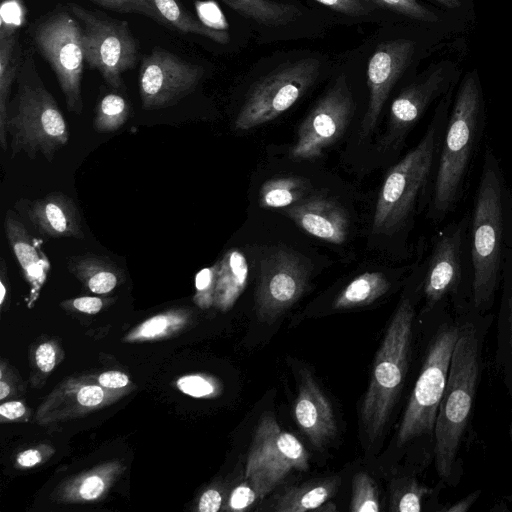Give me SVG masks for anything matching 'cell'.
Instances as JSON below:
<instances>
[{
  "instance_id": "cell-1",
  "label": "cell",
  "mask_w": 512,
  "mask_h": 512,
  "mask_svg": "<svg viewBox=\"0 0 512 512\" xmlns=\"http://www.w3.org/2000/svg\"><path fill=\"white\" fill-rule=\"evenodd\" d=\"M460 332L435 424L434 466L445 486L456 487L464 474L461 450L473 419L483 371V348L493 316L472 308L455 313Z\"/></svg>"
},
{
  "instance_id": "cell-2",
  "label": "cell",
  "mask_w": 512,
  "mask_h": 512,
  "mask_svg": "<svg viewBox=\"0 0 512 512\" xmlns=\"http://www.w3.org/2000/svg\"><path fill=\"white\" fill-rule=\"evenodd\" d=\"M468 241L471 306L489 313L499 292L506 253L512 246V193L497 155L488 146L470 214Z\"/></svg>"
},
{
  "instance_id": "cell-3",
  "label": "cell",
  "mask_w": 512,
  "mask_h": 512,
  "mask_svg": "<svg viewBox=\"0 0 512 512\" xmlns=\"http://www.w3.org/2000/svg\"><path fill=\"white\" fill-rule=\"evenodd\" d=\"M484 130L480 85L469 73L460 85L440 145L429 202L433 221L442 222L460 203Z\"/></svg>"
},
{
  "instance_id": "cell-4",
  "label": "cell",
  "mask_w": 512,
  "mask_h": 512,
  "mask_svg": "<svg viewBox=\"0 0 512 512\" xmlns=\"http://www.w3.org/2000/svg\"><path fill=\"white\" fill-rule=\"evenodd\" d=\"M444 107L436 113L419 143L387 173L378 195L372 233L391 236L414 215L419 200L433 185L442 137L448 121Z\"/></svg>"
},
{
  "instance_id": "cell-5",
  "label": "cell",
  "mask_w": 512,
  "mask_h": 512,
  "mask_svg": "<svg viewBox=\"0 0 512 512\" xmlns=\"http://www.w3.org/2000/svg\"><path fill=\"white\" fill-rule=\"evenodd\" d=\"M422 366L409 397L397 433V446L424 442L434 459L435 424L445 390L452 353L459 337L460 321L449 307L436 310Z\"/></svg>"
},
{
  "instance_id": "cell-6",
  "label": "cell",
  "mask_w": 512,
  "mask_h": 512,
  "mask_svg": "<svg viewBox=\"0 0 512 512\" xmlns=\"http://www.w3.org/2000/svg\"><path fill=\"white\" fill-rule=\"evenodd\" d=\"M17 92L8 103L5 129L11 137V156L24 152L30 159L41 153L51 162L69 139L59 106L27 55L17 76Z\"/></svg>"
},
{
  "instance_id": "cell-7",
  "label": "cell",
  "mask_w": 512,
  "mask_h": 512,
  "mask_svg": "<svg viewBox=\"0 0 512 512\" xmlns=\"http://www.w3.org/2000/svg\"><path fill=\"white\" fill-rule=\"evenodd\" d=\"M415 306L409 296L399 302L376 353L361 419L371 442L383 432L408 372Z\"/></svg>"
},
{
  "instance_id": "cell-8",
  "label": "cell",
  "mask_w": 512,
  "mask_h": 512,
  "mask_svg": "<svg viewBox=\"0 0 512 512\" xmlns=\"http://www.w3.org/2000/svg\"><path fill=\"white\" fill-rule=\"evenodd\" d=\"M469 220L467 213L435 236L421 283L425 312L452 307L459 313L471 306Z\"/></svg>"
},
{
  "instance_id": "cell-9",
  "label": "cell",
  "mask_w": 512,
  "mask_h": 512,
  "mask_svg": "<svg viewBox=\"0 0 512 512\" xmlns=\"http://www.w3.org/2000/svg\"><path fill=\"white\" fill-rule=\"evenodd\" d=\"M31 36L37 51L58 80L67 109L81 114V80L85 60L81 24L67 12H55L37 22Z\"/></svg>"
},
{
  "instance_id": "cell-10",
  "label": "cell",
  "mask_w": 512,
  "mask_h": 512,
  "mask_svg": "<svg viewBox=\"0 0 512 512\" xmlns=\"http://www.w3.org/2000/svg\"><path fill=\"white\" fill-rule=\"evenodd\" d=\"M309 469V453L291 433L281 429L270 413L256 426L246 461L245 478L260 498L283 482L292 471Z\"/></svg>"
},
{
  "instance_id": "cell-11",
  "label": "cell",
  "mask_w": 512,
  "mask_h": 512,
  "mask_svg": "<svg viewBox=\"0 0 512 512\" xmlns=\"http://www.w3.org/2000/svg\"><path fill=\"white\" fill-rule=\"evenodd\" d=\"M69 7L81 23L85 61L99 71L107 84L119 89L123 84L122 74L132 69L138 59V46L129 23L74 3Z\"/></svg>"
},
{
  "instance_id": "cell-12",
  "label": "cell",
  "mask_w": 512,
  "mask_h": 512,
  "mask_svg": "<svg viewBox=\"0 0 512 512\" xmlns=\"http://www.w3.org/2000/svg\"><path fill=\"white\" fill-rule=\"evenodd\" d=\"M319 70L317 59L304 58L266 75L248 93L235 129L247 131L279 117L311 87Z\"/></svg>"
},
{
  "instance_id": "cell-13",
  "label": "cell",
  "mask_w": 512,
  "mask_h": 512,
  "mask_svg": "<svg viewBox=\"0 0 512 512\" xmlns=\"http://www.w3.org/2000/svg\"><path fill=\"white\" fill-rule=\"evenodd\" d=\"M309 276L310 267L298 253L286 248L266 253L260 261L255 292L258 320L276 321L303 295Z\"/></svg>"
},
{
  "instance_id": "cell-14",
  "label": "cell",
  "mask_w": 512,
  "mask_h": 512,
  "mask_svg": "<svg viewBox=\"0 0 512 512\" xmlns=\"http://www.w3.org/2000/svg\"><path fill=\"white\" fill-rule=\"evenodd\" d=\"M354 103L344 75L318 101L301 122L289 156L295 160H313L338 141L352 118Z\"/></svg>"
},
{
  "instance_id": "cell-15",
  "label": "cell",
  "mask_w": 512,
  "mask_h": 512,
  "mask_svg": "<svg viewBox=\"0 0 512 512\" xmlns=\"http://www.w3.org/2000/svg\"><path fill=\"white\" fill-rule=\"evenodd\" d=\"M204 75L201 65L155 49L142 59L139 90L144 110H157L177 104L192 93Z\"/></svg>"
},
{
  "instance_id": "cell-16",
  "label": "cell",
  "mask_w": 512,
  "mask_h": 512,
  "mask_svg": "<svg viewBox=\"0 0 512 512\" xmlns=\"http://www.w3.org/2000/svg\"><path fill=\"white\" fill-rule=\"evenodd\" d=\"M414 42L397 39L380 43L367 66L369 102L360 126V139L373 132L390 91L408 66L414 52Z\"/></svg>"
},
{
  "instance_id": "cell-17",
  "label": "cell",
  "mask_w": 512,
  "mask_h": 512,
  "mask_svg": "<svg viewBox=\"0 0 512 512\" xmlns=\"http://www.w3.org/2000/svg\"><path fill=\"white\" fill-rule=\"evenodd\" d=\"M444 84V73L438 69L402 90L391 104L379 149H399L431 102L443 91Z\"/></svg>"
},
{
  "instance_id": "cell-18",
  "label": "cell",
  "mask_w": 512,
  "mask_h": 512,
  "mask_svg": "<svg viewBox=\"0 0 512 512\" xmlns=\"http://www.w3.org/2000/svg\"><path fill=\"white\" fill-rule=\"evenodd\" d=\"M294 417L298 427L316 448L325 447L336 434L333 408L306 369L300 374Z\"/></svg>"
},
{
  "instance_id": "cell-19",
  "label": "cell",
  "mask_w": 512,
  "mask_h": 512,
  "mask_svg": "<svg viewBox=\"0 0 512 512\" xmlns=\"http://www.w3.org/2000/svg\"><path fill=\"white\" fill-rule=\"evenodd\" d=\"M287 214L305 232L330 243H343L349 233V218L337 202L315 196L298 201Z\"/></svg>"
},
{
  "instance_id": "cell-20",
  "label": "cell",
  "mask_w": 512,
  "mask_h": 512,
  "mask_svg": "<svg viewBox=\"0 0 512 512\" xmlns=\"http://www.w3.org/2000/svg\"><path fill=\"white\" fill-rule=\"evenodd\" d=\"M27 214L38 231L48 237L84 238L79 210L73 199L62 192L36 199Z\"/></svg>"
},
{
  "instance_id": "cell-21",
  "label": "cell",
  "mask_w": 512,
  "mask_h": 512,
  "mask_svg": "<svg viewBox=\"0 0 512 512\" xmlns=\"http://www.w3.org/2000/svg\"><path fill=\"white\" fill-rule=\"evenodd\" d=\"M499 292L494 363L507 393L512 396V246L504 259Z\"/></svg>"
},
{
  "instance_id": "cell-22",
  "label": "cell",
  "mask_w": 512,
  "mask_h": 512,
  "mask_svg": "<svg viewBox=\"0 0 512 512\" xmlns=\"http://www.w3.org/2000/svg\"><path fill=\"white\" fill-rule=\"evenodd\" d=\"M4 231L26 280L38 289L50 270V261L42 249V241L33 237L11 213L6 214Z\"/></svg>"
},
{
  "instance_id": "cell-23",
  "label": "cell",
  "mask_w": 512,
  "mask_h": 512,
  "mask_svg": "<svg viewBox=\"0 0 512 512\" xmlns=\"http://www.w3.org/2000/svg\"><path fill=\"white\" fill-rule=\"evenodd\" d=\"M340 483L338 476H330L289 487L275 498L272 510L276 512L315 511L336 493Z\"/></svg>"
},
{
  "instance_id": "cell-24",
  "label": "cell",
  "mask_w": 512,
  "mask_h": 512,
  "mask_svg": "<svg viewBox=\"0 0 512 512\" xmlns=\"http://www.w3.org/2000/svg\"><path fill=\"white\" fill-rule=\"evenodd\" d=\"M68 267L95 294L111 292L122 278V270L106 256L95 254L73 256L68 260Z\"/></svg>"
},
{
  "instance_id": "cell-25",
  "label": "cell",
  "mask_w": 512,
  "mask_h": 512,
  "mask_svg": "<svg viewBox=\"0 0 512 512\" xmlns=\"http://www.w3.org/2000/svg\"><path fill=\"white\" fill-rule=\"evenodd\" d=\"M249 267L244 254L236 248L228 250L218 261L215 289L216 304L229 309L244 291L248 281Z\"/></svg>"
},
{
  "instance_id": "cell-26",
  "label": "cell",
  "mask_w": 512,
  "mask_h": 512,
  "mask_svg": "<svg viewBox=\"0 0 512 512\" xmlns=\"http://www.w3.org/2000/svg\"><path fill=\"white\" fill-rule=\"evenodd\" d=\"M23 62L18 34L0 39V146L8 147L5 129L7 106L13 82L17 79Z\"/></svg>"
},
{
  "instance_id": "cell-27",
  "label": "cell",
  "mask_w": 512,
  "mask_h": 512,
  "mask_svg": "<svg viewBox=\"0 0 512 512\" xmlns=\"http://www.w3.org/2000/svg\"><path fill=\"white\" fill-rule=\"evenodd\" d=\"M391 287L381 272H366L353 279L336 297L333 307L337 310L369 305L383 296Z\"/></svg>"
},
{
  "instance_id": "cell-28",
  "label": "cell",
  "mask_w": 512,
  "mask_h": 512,
  "mask_svg": "<svg viewBox=\"0 0 512 512\" xmlns=\"http://www.w3.org/2000/svg\"><path fill=\"white\" fill-rule=\"evenodd\" d=\"M222 1L241 15L269 27L287 25L301 15L297 6L272 0Z\"/></svg>"
},
{
  "instance_id": "cell-29",
  "label": "cell",
  "mask_w": 512,
  "mask_h": 512,
  "mask_svg": "<svg viewBox=\"0 0 512 512\" xmlns=\"http://www.w3.org/2000/svg\"><path fill=\"white\" fill-rule=\"evenodd\" d=\"M152 3L160 14L164 25L170 28L183 33L204 36L221 44L229 41L230 37L226 31L208 26L195 19L178 0H152Z\"/></svg>"
},
{
  "instance_id": "cell-30",
  "label": "cell",
  "mask_w": 512,
  "mask_h": 512,
  "mask_svg": "<svg viewBox=\"0 0 512 512\" xmlns=\"http://www.w3.org/2000/svg\"><path fill=\"white\" fill-rule=\"evenodd\" d=\"M310 189L309 181L301 177H282L264 182L259 191L263 208H282L300 201Z\"/></svg>"
},
{
  "instance_id": "cell-31",
  "label": "cell",
  "mask_w": 512,
  "mask_h": 512,
  "mask_svg": "<svg viewBox=\"0 0 512 512\" xmlns=\"http://www.w3.org/2000/svg\"><path fill=\"white\" fill-rule=\"evenodd\" d=\"M437 496L436 490L420 483L414 476L396 478L390 485L392 512H421L425 499Z\"/></svg>"
},
{
  "instance_id": "cell-32",
  "label": "cell",
  "mask_w": 512,
  "mask_h": 512,
  "mask_svg": "<svg viewBox=\"0 0 512 512\" xmlns=\"http://www.w3.org/2000/svg\"><path fill=\"white\" fill-rule=\"evenodd\" d=\"M129 115V104L122 96L107 94L96 107L93 128L98 133L115 132L126 123Z\"/></svg>"
},
{
  "instance_id": "cell-33",
  "label": "cell",
  "mask_w": 512,
  "mask_h": 512,
  "mask_svg": "<svg viewBox=\"0 0 512 512\" xmlns=\"http://www.w3.org/2000/svg\"><path fill=\"white\" fill-rule=\"evenodd\" d=\"M381 509L378 490L374 480L364 472L354 475L350 511L378 512Z\"/></svg>"
},
{
  "instance_id": "cell-34",
  "label": "cell",
  "mask_w": 512,
  "mask_h": 512,
  "mask_svg": "<svg viewBox=\"0 0 512 512\" xmlns=\"http://www.w3.org/2000/svg\"><path fill=\"white\" fill-rule=\"evenodd\" d=\"M106 9L123 12L137 13L149 17L159 24L164 25L163 20L152 3V0H88Z\"/></svg>"
},
{
  "instance_id": "cell-35",
  "label": "cell",
  "mask_w": 512,
  "mask_h": 512,
  "mask_svg": "<svg viewBox=\"0 0 512 512\" xmlns=\"http://www.w3.org/2000/svg\"><path fill=\"white\" fill-rule=\"evenodd\" d=\"M374 6L391 10L412 19L434 22L437 16L417 0H367Z\"/></svg>"
},
{
  "instance_id": "cell-36",
  "label": "cell",
  "mask_w": 512,
  "mask_h": 512,
  "mask_svg": "<svg viewBox=\"0 0 512 512\" xmlns=\"http://www.w3.org/2000/svg\"><path fill=\"white\" fill-rule=\"evenodd\" d=\"M218 262L201 269L195 276L197 299L203 305H209L215 298Z\"/></svg>"
},
{
  "instance_id": "cell-37",
  "label": "cell",
  "mask_w": 512,
  "mask_h": 512,
  "mask_svg": "<svg viewBox=\"0 0 512 512\" xmlns=\"http://www.w3.org/2000/svg\"><path fill=\"white\" fill-rule=\"evenodd\" d=\"M329 9L349 15L367 16L374 11V5L367 0H315Z\"/></svg>"
},
{
  "instance_id": "cell-38",
  "label": "cell",
  "mask_w": 512,
  "mask_h": 512,
  "mask_svg": "<svg viewBox=\"0 0 512 512\" xmlns=\"http://www.w3.org/2000/svg\"><path fill=\"white\" fill-rule=\"evenodd\" d=\"M257 499H260L257 491L246 480L233 489L229 497L228 506L232 511H245L249 509Z\"/></svg>"
},
{
  "instance_id": "cell-39",
  "label": "cell",
  "mask_w": 512,
  "mask_h": 512,
  "mask_svg": "<svg viewBox=\"0 0 512 512\" xmlns=\"http://www.w3.org/2000/svg\"><path fill=\"white\" fill-rule=\"evenodd\" d=\"M179 389L193 397H204L214 393V386L201 376H185L178 380Z\"/></svg>"
},
{
  "instance_id": "cell-40",
  "label": "cell",
  "mask_w": 512,
  "mask_h": 512,
  "mask_svg": "<svg viewBox=\"0 0 512 512\" xmlns=\"http://www.w3.org/2000/svg\"><path fill=\"white\" fill-rule=\"evenodd\" d=\"M104 392L99 386H84L77 394L78 402L87 407L96 406L102 402Z\"/></svg>"
},
{
  "instance_id": "cell-41",
  "label": "cell",
  "mask_w": 512,
  "mask_h": 512,
  "mask_svg": "<svg viewBox=\"0 0 512 512\" xmlns=\"http://www.w3.org/2000/svg\"><path fill=\"white\" fill-rule=\"evenodd\" d=\"M36 363L43 372H50L54 368L55 351L49 343H43L37 348Z\"/></svg>"
},
{
  "instance_id": "cell-42",
  "label": "cell",
  "mask_w": 512,
  "mask_h": 512,
  "mask_svg": "<svg viewBox=\"0 0 512 512\" xmlns=\"http://www.w3.org/2000/svg\"><path fill=\"white\" fill-rule=\"evenodd\" d=\"M103 490V480L98 476H90L83 481L79 492L82 498L90 500L97 498Z\"/></svg>"
},
{
  "instance_id": "cell-43",
  "label": "cell",
  "mask_w": 512,
  "mask_h": 512,
  "mask_svg": "<svg viewBox=\"0 0 512 512\" xmlns=\"http://www.w3.org/2000/svg\"><path fill=\"white\" fill-rule=\"evenodd\" d=\"M222 504V495L216 489H209L205 491L199 502L200 512H217Z\"/></svg>"
},
{
  "instance_id": "cell-44",
  "label": "cell",
  "mask_w": 512,
  "mask_h": 512,
  "mask_svg": "<svg viewBox=\"0 0 512 512\" xmlns=\"http://www.w3.org/2000/svg\"><path fill=\"white\" fill-rule=\"evenodd\" d=\"M103 300L99 297H78L72 301V306L80 312L96 314L103 307Z\"/></svg>"
},
{
  "instance_id": "cell-45",
  "label": "cell",
  "mask_w": 512,
  "mask_h": 512,
  "mask_svg": "<svg viewBox=\"0 0 512 512\" xmlns=\"http://www.w3.org/2000/svg\"><path fill=\"white\" fill-rule=\"evenodd\" d=\"M168 325V318L164 315H158L147 320L140 329V334L144 337H153L165 330Z\"/></svg>"
},
{
  "instance_id": "cell-46",
  "label": "cell",
  "mask_w": 512,
  "mask_h": 512,
  "mask_svg": "<svg viewBox=\"0 0 512 512\" xmlns=\"http://www.w3.org/2000/svg\"><path fill=\"white\" fill-rule=\"evenodd\" d=\"M481 489H476L470 492L465 497L461 498L459 501L453 503L449 507H442L439 511L443 512H467L470 508L476 503V501L481 496Z\"/></svg>"
},
{
  "instance_id": "cell-47",
  "label": "cell",
  "mask_w": 512,
  "mask_h": 512,
  "mask_svg": "<svg viewBox=\"0 0 512 512\" xmlns=\"http://www.w3.org/2000/svg\"><path fill=\"white\" fill-rule=\"evenodd\" d=\"M99 383L108 388H121L129 383V379L121 372L108 371L99 376Z\"/></svg>"
},
{
  "instance_id": "cell-48",
  "label": "cell",
  "mask_w": 512,
  "mask_h": 512,
  "mask_svg": "<svg viewBox=\"0 0 512 512\" xmlns=\"http://www.w3.org/2000/svg\"><path fill=\"white\" fill-rule=\"evenodd\" d=\"M25 413V407L21 402L11 401L0 406V414L8 419H16Z\"/></svg>"
},
{
  "instance_id": "cell-49",
  "label": "cell",
  "mask_w": 512,
  "mask_h": 512,
  "mask_svg": "<svg viewBox=\"0 0 512 512\" xmlns=\"http://www.w3.org/2000/svg\"><path fill=\"white\" fill-rule=\"evenodd\" d=\"M41 460V454L34 449L26 450L19 454L17 461L21 466L31 467L39 463Z\"/></svg>"
},
{
  "instance_id": "cell-50",
  "label": "cell",
  "mask_w": 512,
  "mask_h": 512,
  "mask_svg": "<svg viewBox=\"0 0 512 512\" xmlns=\"http://www.w3.org/2000/svg\"><path fill=\"white\" fill-rule=\"evenodd\" d=\"M442 5L449 7V8H457L460 6V0H435Z\"/></svg>"
},
{
  "instance_id": "cell-51",
  "label": "cell",
  "mask_w": 512,
  "mask_h": 512,
  "mask_svg": "<svg viewBox=\"0 0 512 512\" xmlns=\"http://www.w3.org/2000/svg\"><path fill=\"white\" fill-rule=\"evenodd\" d=\"M315 511H336V506L333 503L325 502L320 507H318Z\"/></svg>"
},
{
  "instance_id": "cell-52",
  "label": "cell",
  "mask_w": 512,
  "mask_h": 512,
  "mask_svg": "<svg viewBox=\"0 0 512 512\" xmlns=\"http://www.w3.org/2000/svg\"><path fill=\"white\" fill-rule=\"evenodd\" d=\"M10 388L3 381L0 382V399H4L9 394Z\"/></svg>"
},
{
  "instance_id": "cell-53",
  "label": "cell",
  "mask_w": 512,
  "mask_h": 512,
  "mask_svg": "<svg viewBox=\"0 0 512 512\" xmlns=\"http://www.w3.org/2000/svg\"><path fill=\"white\" fill-rule=\"evenodd\" d=\"M490 511H496V512L501 511V512H503V511H509V509L507 507V504L504 503V501H500L496 505H494L490 509Z\"/></svg>"
},
{
  "instance_id": "cell-54",
  "label": "cell",
  "mask_w": 512,
  "mask_h": 512,
  "mask_svg": "<svg viewBox=\"0 0 512 512\" xmlns=\"http://www.w3.org/2000/svg\"><path fill=\"white\" fill-rule=\"evenodd\" d=\"M511 433H512V429H511Z\"/></svg>"
},
{
  "instance_id": "cell-55",
  "label": "cell",
  "mask_w": 512,
  "mask_h": 512,
  "mask_svg": "<svg viewBox=\"0 0 512 512\" xmlns=\"http://www.w3.org/2000/svg\"><path fill=\"white\" fill-rule=\"evenodd\" d=\"M19 1H22V0H19Z\"/></svg>"
}]
</instances>
